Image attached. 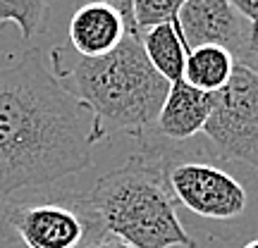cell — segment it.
Wrapping results in <instances>:
<instances>
[{
	"label": "cell",
	"mask_w": 258,
	"mask_h": 248,
	"mask_svg": "<svg viewBox=\"0 0 258 248\" xmlns=\"http://www.w3.org/2000/svg\"><path fill=\"white\" fill-rule=\"evenodd\" d=\"M105 234L134 248H194L167 191L160 155L144 150L108 175L86 196Z\"/></svg>",
	"instance_id": "3"
},
{
	"label": "cell",
	"mask_w": 258,
	"mask_h": 248,
	"mask_svg": "<svg viewBox=\"0 0 258 248\" xmlns=\"http://www.w3.org/2000/svg\"><path fill=\"white\" fill-rule=\"evenodd\" d=\"M213 108H215V93H203L182 79L170 84L165 103L158 112L156 127L163 136L186 141L196 134H203Z\"/></svg>",
	"instance_id": "9"
},
{
	"label": "cell",
	"mask_w": 258,
	"mask_h": 248,
	"mask_svg": "<svg viewBox=\"0 0 258 248\" xmlns=\"http://www.w3.org/2000/svg\"><path fill=\"white\" fill-rule=\"evenodd\" d=\"M139 41L144 46L148 62L167 84H175L184 79L186 64V46L175 24H158L139 34Z\"/></svg>",
	"instance_id": "10"
},
{
	"label": "cell",
	"mask_w": 258,
	"mask_h": 248,
	"mask_svg": "<svg viewBox=\"0 0 258 248\" xmlns=\"http://www.w3.org/2000/svg\"><path fill=\"white\" fill-rule=\"evenodd\" d=\"M175 29L186 50L199 46H220L230 50L237 62V55L249 38L251 24L232 8L230 0H186L179 10Z\"/></svg>",
	"instance_id": "7"
},
{
	"label": "cell",
	"mask_w": 258,
	"mask_h": 248,
	"mask_svg": "<svg viewBox=\"0 0 258 248\" xmlns=\"http://www.w3.org/2000/svg\"><path fill=\"white\" fill-rule=\"evenodd\" d=\"M70 46L79 57H101L112 53L129 36L127 22L105 3H84L70 19Z\"/></svg>",
	"instance_id": "8"
},
{
	"label": "cell",
	"mask_w": 258,
	"mask_h": 248,
	"mask_svg": "<svg viewBox=\"0 0 258 248\" xmlns=\"http://www.w3.org/2000/svg\"><path fill=\"white\" fill-rule=\"evenodd\" d=\"M186 0H134V27L137 34L158 24H175Z\"/></svg>",
	"instance_id": "13"
},
{
	"label": "cell",
	"mask_w": 258,
	"mask_h": 248,
	"mask_svg": "<svg viewBox=\"0 0 258 248\" xmlns=\"http://www.w3.org/2000/svg\"><path fill=\"white\" fill-rule=\"evenodd\" d=\"M50 0H0V24H17L22 36L34 38L43 29Z\"/></svg>",
	"instance_id": "12"
},
{
	"label": "cell",
	"mask_w": 258,
	"mask_h": 248,
	"mask_svg": "<svg viewBox=\"0 0 258 248\" xmlns=\"http://www.w3.org/2000/svg\"><path fill=\"white\" fill-rule=\"evenodd\" d=\"M160 155V153H158ZM163 175L172 201L211 222H234L249 208V193L227 170L199 157L160 155Z\"/></svg>",
	"instance_id": "5"
},
{
	"label": "cell",
	"mask_w": 258,
	"mask_h": 248,
	"mask_svg": "<svg viewBox=\"0 0 258 248\" xmlns=\"http://www.w3.org/2000/svg\"><path fill=\"white\" fill-rule=\"evenodd\" d=\"M50 69L93 115L98 138L112 134L144 136L156 127L170 84L148 62L139 36H127L112 53L67 62L62 48L50 53Z\"/></svg>",
	"instance_id": "2"
},
{
	"label": "cell",
	"mask_w": 258,
	"mask_h": 248,
	"mask_svg": "<svg viewBox=\"0 0 258 248\" xmlns=\"http://www.w3.org/2000/svg\"><path fill=\"white\" fill-rule=\"evenodd\" d=\"M86 3H105V5L115 8L122 15V19L127 22L129 36H139L137 27H134V0H86Z\"/></svg>",
	"instance_id": "15"
},
{
	"label": "cell",
	"mask_w": 258,
	"mask_h": 248,
	"mask_svg": "<svg viewBox=\"0 0 258 248\" xmlns=\"http://www.w3.org/2000/svg\"><path fill=\"white\" fill-rule=\"evenodd\" d=\"M234 55L220 46H199L186 53L184 81L203 93H218L234 72Z\"/></svg>",
	"instance_id": "11"
},
{
	"label": "cell",
	"mask_w": 258,
	"mask_h": 248,
	"mask_svg": "<svg viewBox=\"0 0 258 248\" xmlns=\"http://www.w3.org/2000/svg\"><path fill=\"white\" fill-rule=\"evenodd\" d=\"M86 248H134V246H132V243H127V241L117 239V236H110V234H105V236H101L98 241L89 243Z\"/></svg>",
	"instance_id": "17"
},
{
	"label": "cell",
	"mask_w": 258,
	"mask_h": 248,
	"mask_svg": "<svg viewBox=\"0 0 258 248\" xmlns=\"http://www.w3.org/2000/svg\"><path fill=\"white\" fill-rule=\"evenodd\" d=\"M230 3H232V8L237 10L249 24L256 27L258 24V0H230Z\"/></svg>",
	"instance_id": "16"
},
{
	"label": "cell",
	"mask_w": 258,
	"mask_h": 248,
	"mask_svg": "<svg viewBox=\"0 0 258 248\" xmlns=\"http://www.w3.org/2000/svg\"><path fill=\"white\" fill-rule=\"evenodd\" d=\"M0 234L15 236L24 248H86L105 229L86 196L60 193L5 203Z\"/></svg>",
	"instance_id": "4"
},
{
	"label": "cell",
	"mask_w": 258,
	"mask_h": 248,
	"mask_svg": "<svg viewBox=\"0 0 258 248\" xmlns=\"http://www.w3.org/2000/svg\"><path fill=\"white\" fill-rule=\"evenodd\" d=\"M203 134L222 160L258 172V76L237 64L230 81L215 93V108Z\"/></svg>",
	"instance_id": "6"
},
{
	"label": "cell",
	"mask_w": 258,
	"mask_h": 248,
	"mask_svg": "<svg viewBox=\"0 0 258 248\" xmlns=\"http://www.w3.org/2000/svg\"><path fill=\"white\" fill-rule=\"evenodd\" d=\"M93 115L31 48L0 67V193L55 184L91 165Z\"/></svg>",
	"instance_id": "1"
},
{
	"label": "cell",
	"mask_w": 258,
	"mask_h": 248,
	"mask_svg": "<svg viewBox=\"0 0 258 248\" xmlns=\"http://www.w3.org/2000/svg\"><path fill=\"white\" fill-rule=\"evenodd\" d=\"M237 64L251 69V72L258 76V24L256 27L251 24L249 38H246V43H244V48H241V53L237 55Z\"/></svg>",
	"instance_id": "14"
},
{
	"label": "cell",
	"mask_w": 258,
	"mask_h": 248,
	"mask_svg": "<svg viewBox=\"0 0 258 248\" xmlns=\"http://www.w3.org/2000/svg\"><path fill=\"white\" fill-rule=\"evenodd\" d=\"M244 248H258V239L249 241V243H244Z\"/></svg>",
	"instance_id": "18"
}]
</instances>
